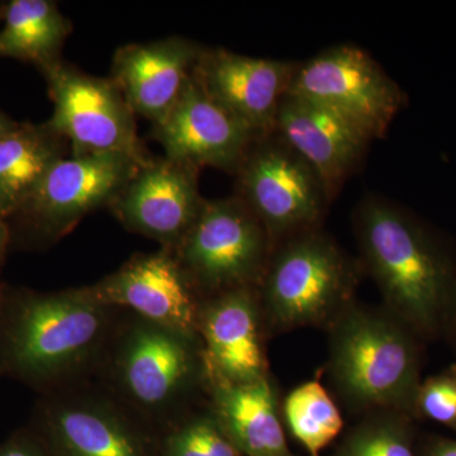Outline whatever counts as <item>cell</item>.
<instances>
[{"label": "cell", "instance_id": "obj_24", "mask_svg": "<svg viewBox=\"0 0 456 456\" xmlns=\"http://www.w3.org/2000/svg\"><path fill=\"white\" fill-rule=\"evenodd\" d=\"M240 455L213 415L185 422L167 440V456Z\"/></svg>", "mask_w": 456, "mask_h": 456}, {"label": "cell", "instance_id": "obj_30", "mask_svg": "<svg viewBox=\"0 0 456 456\" xmlns=\"http://www.w3.org/2000/svg\"><path fill=\"white\" fill-rule=\"evenodd\" d=\"M5 241H7V228L4 226V220L0 218V260L4 253Z\"/></svg>", "mask_w": 456, "mask_h": 456}, {"label": "cell", "instance_id": "obj_3", "mask_svg": "<svg viewBox=\"0 0 456 456\" xmlns=\"http://www.w3.org/2000/svg\"><path fill=\"white\" fill-rule=\"evenodd\" d=\"M330 369L351 406L416 415L421 338L393 314L349 305L335 318Z\"/></svg>", "mask_w": 456, "mask_h": 456}, {"label": "cell", "instance_id": "obj_19", "mask_svg": "<svg viewBox=\"0 0 456 456\" xmlns=\"http://www.w3.org/2000/svg\"><path fill=\"white\" fill-rule=\"evenodd\" d=\"M212 415L240 452L289 456L277 397L266 377L245 384H213Z\"/></svg>", "mask_w": 456, "mask_h": 456}, {"label": "cell", "instance_id": "obj_18", "mask_svg": "<svg viewBox=\"0 0 456 456\" xmlns=\"http://www.w3.org/2000/svg\"><path fill=\"white\" fill-rule=\"evenodd\" d=\"M41 415L65 456H143L132 413L113 395L68 389L50 399Z\"/></svg>", "mask_w": 456, "mask_h": 456}, {"label": "cell", "instance_id": "obj_2", "mask_svg": "<svg viewBox=\"0 0 456 456\" xmlns=\"http://www.w3.org/2000/svg\"><path fill=\"white\" fill-rule=\"evenodd\" d=\"M113 308L86 287L17 298L3 329L9 371L41 387L70 386L101 364L114 330Z\"/></svg>", "mask_w": 456, "mask_h": 456}, {"label": "cell", "instance_id": "obj_29", "mask_svg": "<svg viewBox=\"0 0 456 456\" xmlns=\"http://www.w3.org/2000/svg\"><path fill=\"white\" fill-rule=\"evenodd\" d=\"M445 335L449 336L450 340L454 342L456 346V305L454 311H452V317H450L448 327H446Z\"/></svg>", "mask_w": 456, "mask_h": 456}, {"label": "cell", "instance_id": "obj_16", "mask_svg": "<svg viewBox=\"0 0 456 456\" xmlns=\"http://www.w3.org/2000/svg\"><path fill=\"white\" fill-rule=\"evenodd\" d=\"M202 50L179 36L125 45L114 53L110 79L134 113L155 125L175 106Z\"/></svg>", "mask_w": 456, "mask_h": 456}, {"label": "cell", "instance_id": "obj_28", "mask_svg": "<svg viewBox=\"0 0 456 456\" xmlns=\"http://www.w3.org/2000/svg\"><path fill=\"white\" fill-rule=\"evenodd\" d=\"M16 125L17 122L9 118L7 114H4L0 110V139H2L4 134H7L9 131L13 130V128L16 127Z\"/></svg>", "mask_w": 456, "mask_h": 456}, {"label": "cell", "instance_id": "obj_26", "mask_svg": "<svg viewBox=\"0 0 456 456\" xmlns=\"http://www.w3.org/2000/svg\"><path fill=\"white\" fill-rule=\"evenodd\" d=\"M426 456H456V440L436 437L428 443Z\"/></svg>", "mask_w": 456, "mask_h": 456}, {"label": "cell", "instance_id": "obj_10", "mask_svg": "<svg viewBox=\"0 0 456 456\" xmlns=\"http://www.w3.org/2000/svg\"><path fill=\"white\" fill-rule=\"evenodd\" d=\"M141 167L119 154L64 156L47 171L20 213L36 232L59 239L90 212L110 207Z\"/></svg>", "mask_w": 456, "mask_h": 456}, {"label": "cell", "instance_id": "obj_7", "mask_svg": "<svg viewBox=\"0 0 456 456\" xmlns=\"http://www.w3.org/2000/svg\"><path fill=\"white\" fill-rule=\"evenodd\" d=\"M53 113L46 125L71 145V154H119L145 167L152 160L137 134L134 110L110 77L59 61L41 69Z\"/></svg>", "mask_w": 456, "mask_h": 456}, {"label": "cell", "instance_id": "obj_21", "mask_svg": "<svg viewBox=\"0 0 456 456\" xmlns=\"http://www.w3.org/2000/svg\"><path fill=\"white\" fill-rule=\"evenodd\" d=\"M0 17V57L32 62L38 69L59 61L71 33L70 20L51 0H12Z\"/></svg>", "mask_w": 456, "mask_h": 456}, {"label": "cell", "instance_id": "obj_25", "mask_svg": "<svg viewBox=\"0 0 456 456\" xmlns=\"http://www.w3.org/2000/svg\"><path fill=\"white\" fill-rule=\"evenodd\" d=\"M416 415L456 428V369L421 383L416 398Z\"/></svg>", "mask_w": 456, "mask_h": 456}, {"label": "cell", "instance_id": "obj_23", "mask_svg": "<svg viewBox=\"0 0 456 456\" xmlns=\"http://www.w3.org/2000/svg\"><path fill=\"white\" fill-rule=\"evenodd\" d=\"M410 415L388 411L351 432L340 456H416Z\"/></svg>", "mask_w": 456, "mask_h": 456}, {"label": "cell", "instance_id": "obj_22", "mask_svg": "<svg viewBox=\"0 0 456 456\" xmlns=\"http://www.w3.org/2000/svg\"><path fill=\"white\" fill-rule=\"evenodd\" d=\"M284 415L290 431L311 456H320L344 426L340 411L322 384L303 383L285 399Z\"/></svg>", "mask_w": 456, "mask_h": 456}, {"label": "cell", "instance_id": "obj_14", "mask_svg": "<svg viewBox=\"0 0 456 456\" xmlns=\"http://www.w3.org/2000/svg\"><path fill=\"white\" fill-rule=\"evenodd\" d=\"M198 169L152 159L110 204L123 226L174 250L193 226L204 202Z\"/></svg>", "mask_w": 456, "mask_h": 456}, {"label": "cell", "instance_id": "obj_9", "mask_svg": "<svg viewBox=\"0 0 456 456\" xmlns=\"http://www.w3.org/2000/svg\"><path fill=\"white\" fill-rule=\"evenodd\" d=\"M236 173L239 197L270 242L312 230L325 212L330 197L322 180L275 134L255 140Z\"/></svg>", "mask_w": 456, "mask_h": 456}, {"label": "cell", "instance_id": "obj_27", "mask_svg": "<svg viewBox=\"0 0 456 456\" xmlns=\"http://www.w3.org/2000/svg\"><path fill=\"white\" fill-rule=\"evenodd\" d=\"M0 456H42V454L26 441H14L0 449Z\"/></svg>", "mask_w": 456, "mask_h": 456}, {"label": "cell", "instance_id": "obj_11", "mask_svg": "<svg viewBox=\"0 0 456 456\" xmlns=\"http://www.w3.org/2000/svg\"><path fill=\"white\" fill-rule=\"evenodd\" d=\"M86 289L101 305L200 340V293L170 248L136 255Z\"/></svg>", "mask_w": 456, "mask_h": 456}, {"label": "cell", "instance_id": "obj_17", "mask_svg": "<svg viewBox=\"0 0 456 456\" xmlns=\"http://www.w3.org/2000/svg\"><path fill=\"white\" fill-rule=\"evenodd\" d=\"M274 134L316 171L330 200L358 167L370 141L334 110L289 93L279 106Z\"/></svg>", "mask_w": 456, "mask_h": 456}, {"label": "cell", "instance_id": "obj_8", "mask_svg": "<svg viewBox=\"0 0 456 456\" xmlns=\"http://www.w3.org/2000/svg\"><path fill=\"white\" fill-rule=\"evenodd\" d=\"M288 93L334 110L369 140L386 134L406 102L382 66L354 45H338L299 62Z\"/></svg>", "mask_w": 456, "mask_h": 456}, {"label": "cell", "instance_id": "obj_15", "mask_svg": "<svg viewBox=\"0 0 456 456\" xmlns=\"http://www.w3.org/2000/svg\"><path fill=\"white\" fill-rule=\"evenodd\" d=\"M259 297L241 287L200 303L198 336L212 384H245L265 378Z\"/></svg>", "mask_w": 456, "mask_h": 456}, {"label": "cell", "instance_id": "obj_20", "mask_svg": "<svg viewBox=\"0 0 456 456\" xmlns=\"http://www.w3.org/2000/svg\"><path fill=\"white\" fill-rule=\"evenodd\" d=\"M66 141L46 123H17L0 139V218L18 215L53 165L64 158Z\"/></svg>", "mask_w": 456, "mask_h": 456}, {"label": "cell", "instance_id": "obj_6", "mask_svg": "<svg viewBox=\"0 0 456 456\" xmlns=\"http://www.w3.org/2000/svg\"><path fill=\"white\" fill-rule=\"evenodd\" d=\"M270 245L265 228L237 196L206 200L173 251L197 292L212 297L260 281Z\"/></svg>", "mask_w": 456, "mask_h": 456}, {"label": "cell", "instance_id": "obj_12", "mask_svg": "<svg viewBox=\"0 0 456 456\" xmlns=\"http://www.w3.org/2000/svg\"><path fill=\"white\" fill-rule=\"evenodd\" d=\"M298 65L203 47L193 77L209 98L263 137L274 134L279 106Z\"/></svg>", "mask_w": 456, "mask_h": 456}, {"label": "cell", "instance_id": "obj_1", "mask_svg": "<svg viewBox=\"0 0 456 456\" xmlns=\"http://www.w3.org/2000/svg\"><path fill=\"white\" fill-rule=\"evenodd\" d=\"M356 233L389 314L421 340L445 335L456 305V259L436 233L401 207L368 196Z\"/></svg>", "mask_w": 456, "mask_h": 456}, {"label": "cell", "instance_id": "obj_4", "mask_svg": "<svg viewBox=\"0 0 456 456\" xmlns=\"http://www.w3.org/2000/svg\"><path fill=\"white\" fill-rule=\"evenodd\" d=\"M198 341L137 316L114 329L102 358L113 397L132 415H173L206 375Z\"/></svg>", "mask_w": 456, "mask_h": 456}, {"label": "cell", "instance_id": "obj_5", "mask_svg": "<svg viewBox=\"0 0 456 456\" xmlns=\"http://www.w3.org/2000/svg\"><path fill=\"white\" fill-rule=\"evenodd\" d=\"M355 273L325 233L312 230L287 237L260 279V307L281 329L320 325L349 305Z\"/></svg>", "mask_w": 456, "mask_h": 456}, {"label": "cell", "instance_id": "obj_13", "mask_svg": "<svg viewBox=\"0 0 456 456\" xmlns=\"http://www.w3.org/2000/svg\"><path fill=\"white\" fill-rule=\"evenodd\" d=\"M154 134L167 160L198 170L212 167L235 173L254 141L259 139L209 98L193 75L173 110L155 123Z\"/></svg>", "mask_w": 456, "mask_h": 456}]
</instances>
